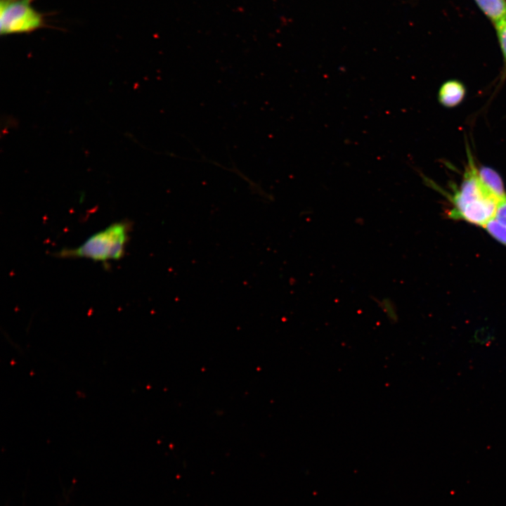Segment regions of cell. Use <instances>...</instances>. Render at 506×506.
Instances as JSON below:
<instances>
[{
  "instance_id": "1",
  "label": "cell",
  "mask_w": 506,
  "mask_h": 506,
  "mask_svg": "<svg viewBox=\"0 0 506 506\" xmlns=\"http://www.w3.org/2000/svg\"><path fill=\"white\" fill-rule=\"evenodd\" d=\"M451 201L453 207L449 212L450 218L484 227L495 216L499 203L481 184L477 168L469 155L462 181Z\"/></svg>"
},
{
  "instance_id": "2",
  "label": "cell",
  "mask_w": 506,
  "mask_h": 506,
  "mask_svg": "<svg viewBox=\"0 0 506 506\" xmlns=\"http://www.w3.org/2000/svg\"><path fill=\"white\" fill-rule=\"evenodd\" d=\"M130 226L129 223L125 221L113 223L90 236L79 247L63 249L56 252V256L86 258L102 262L119 259L124 254Z\"/></svg>"
},
{
  "instance_id": "3",
  "label": "cell",
  "mask_w": 506,
  "mask_h": 506,
  "mask_svg": "<svg viewBox=\"0 0 506 506\" xmlns=\"http://www.w3.org/2000/svg\"><path fill=\"white\" fill-rule=\"evenodd\" d=\"M35 0H0V34H27L46 26L44 15L32 3Z\"/></svg>"
},
{
  "instance_id": "4",
  "label": "cell",
  "mask_w": 506,
  "mask_h": 506,
  "mask_svg": "<svg viewBox=\"0 0 506 506\" xmlns=\"http://www.w3.org/2000/svg\"><path fill=\"white\" fill-rule=\"evenodd\" d=\"M477 173L484 188L498 203L506 200V190L502 180L495 170L483 166L477 169Z\"/></svg>"
},
{
  "instance_id": "5",
  "label": "cell",
  "mask_w": 506,
  "mask_h": 506,
  "mask_svg": "<svg viewBox=\"0 0 506 506\" xmlns=\"http://www.w3.org/2000/svg\"><path fill=\"white\" fill-rule=\"evenodd\" d=\"M466 89L460 81L452 79L444 82L438 93L439 103L444 107L453 108L458 105L464 99Z\"/></svg>"
},
{
  "instance_id": "6",
  "label": "cell",
  "mask_w": 506,
  "mask_h": 506,
  "mask_svg": "<svg viewBox=\"0 0 506 506\" xmlns=\"http://www.w3.org/2000/svg\"><path fill=\"white\" fill-rule=\"evenodd\" d=\"M484 14L495 23L506 19V0H474Z\"/></svg>"
},
{
  "instance_id": "7",
  "label": "cell",
  "mask_w": 506,
  "mask_h": 506,
  "mask_svg": "<svg viewBox=\"0 0 506 506\" xmlns=\"http://www.w3.org/2000/svg\"><path fill=\"white\" fill-rule=\"evenodd\" d=\"M483 228L494 239L506 245V226L493 218L487 222Z\"/></svg>"
},
{
  "instance_id": "8",
  "label": "cell",
  "mask_w": 506,
  "mask_h": 506,
  "mask_svg": "<svg viewBox=\"0 0 506 506\" xmlns=\"http://www.w3.org/2000/svg\"><path fill=\"white\" fill-rule=\"evenodd\" d=\"M378 304L390 321L395 323L398 320L396 306L390 299H382L378 301Z\"/></svg>"
},
{
  "instance_id": "9",
  "label": "cell",
  "mask_w": 506,
  "mask_h": 506,
  "mask_svg": "<svg viewBox=\"0 0 506 506\" xmlns=\"http://www.w3.org/2000/svg\"><path fill=\"white\" fill-rule=\"evenodd\" d=\"M500 46L506 63V19L495 23Z\"/></svg>"
},
{
  "instance_id": "10",
  "label": "cell",
  "mask_w": 506,
  "mask_h": 506,
  "mask_svg": "<svg viewBox=\"0 0 506 506\" xmlns=\"http://www.w3.org/2000/svg\"><path fill=\"white\" fill-rule=\"evenodd\" d=\"M495 218L506 226V200L498 204Z\"/></svg>"
}]
</instances>
